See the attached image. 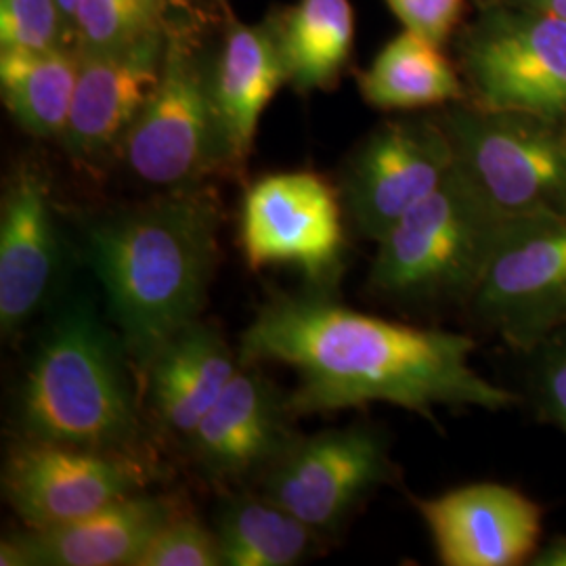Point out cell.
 <instances>
[{
  "label": "cell",
  "mask_w": 566,
  "mask_h": 566,
  "mask_svg": "<svg viewBox=\"0 0 566 566\" xmlns=\"http://www.w3.org/2000/svg\"><path fill=\"white\" fill-rule=\"evenodd\" d=\"M533 566H566V535L549 539L544 546L537 547L531 563Z\"/></svg>",
  "instance_id": "cell-29"
},
{
  "label": "cell",
  "mask_w": 566,
  "mask_h": 566,
  "mask_svg": "<svg viewBox=\"0 0 566 566\" xmlns=\"http://www.w3.org/2000/svg\"><path fill=\"white\" fill-rule=\"evenodd\" d=\"M177 512L156 495H126L70 525L28 528L0 544L2 566H133Z\"/></svg>",
  "instance_id": "cell-16"
},
{
  "label": "cell",
  "mask_w": 566,
  "mask_h": 566,
  "mask_svg": "<svg viewBox=\"0 0 566 566\" xmlns=\"http://www.w3.org/2000/svg\"><path fill=\"white\" fill-rule=\"evenodd\" d=\"M460 74L470 103L566 122V21L502 0H485L465 25Z\"/></svg>",
  "instance_id": "cell-6"
},
{
  "label": "cell",
  "mask_w": 566,
  "mask_h": 566,
  "mask_svg": "<svg viewBox=\"0 0 566 566\" xmlns=\"http://www.w3.org/2000/svg\"><path fill=\"white\" fill-rule=\"evenodd\" d=\"M57 271V233L49 187L30 166L9 181L0 203V329L11 338L41 308Z\"/></svg>",
  "instance_id": "cell-17"
},
{
  "label": "cell",
  "mask_w": 566,
  "mask_h": 566,
  "mask_svg": "<svg viewBox=\"0 0 566 566\" xmlns=\"http://www.w3.org/2000/svg\"><path fill=\"white\" fill-rule=\"evenodd\" d=\"M78 70L74 49L0 51V95L21 130L36 139L63 137Z\"/></svg>",
  "instance_id": "cell-22"
},
{
  "label": "cell",
  "mask_w": 566,
  "mask_h": 566,
  "mask_svg": "<svg viewBox=\"0 0 566 566\" xmlns=\"http://www.w3.org/2000/svg\"><path fill=\"white\" fill-rule=\"evenodd\" d=\"M219 203L198 185L91 224L88 259L143 376L164 344L198 322L219 261Z\"/></svg>",
  "instance_id": "cell-2"
},
{
  "label": "cell",
  "mask_w": 566,
  "mask_h": 566,
  "mask_svg": "<svg viewBox=\"0 0 566 566\" xmlns=\"http://www.w3.org/2000/svg\"><path fill=\"white\" fill-rule=\"evenodd\" d=\"M154 7H158V9H164V4H166V0H149Z\"/></svg>",
  "instance_id": "cell-32"
},
{
  "label": "cell",
  "mask_w": 566,
  "mask_h": 566,
  "mask_svg": "<svg viewBox=\"0 0 566 566\" xmlns=\"http://www.w3.org/2000/svg\"><path fill=\"white\" fill-rule=\"evenodd\" d=\"M439 118L455 168L497 214H566L565 124L470 102L449 105Z\"/></svg>",
  "instance_id": "cell-5"
},
{
  "label": "cell",
  "mask_w": 566,
  "mask_h": 566,
  "mask_svg": "<svg viewBox=\"0 0 566 566\" xmlns=\"http://www.w3.org/2000/svg\"><path fill=\"white\" fill-rule=\"evenodd\" d=\"M533 390L544 418L566 434V327L547 338L537 350Z\"/></svg>",
  "instance_id": "cell-27"
},
{
  "label": "cell",
  "mask_w": 566,
  "mask_h": 566,
  "mask_svg": "<svg viewBox=\"0 0 566 566\" xmlns=\"http://www.w3.org/2000/svg\"><path fill=\"white\" fill-rule=\"evenodd\" d=\"M238 369L233 350L214 327L185 325L145 371L149 409L168 432L187 441Z\"/></svg>",
  "instance_id": "cell-18"
},
{
  "label": "cell",
  "mask_w": 566,
  "mask_h": 566,
  "mask_svg": "<svg viewBox=\"0 0 566 566\" xmlns=\"http://www.w3.org/2000/svg\"><path fill=\"white\" fill-rule=\"evenodd\" d=\"M145 465L130 453H109L25 439L4 460L2 491L28 528L70 525L137 493Z\"/></svg>",
  "instance_id": "cell-12"
},
{
  "label": "cell",
  "mask_w": 566,
  "mask_h": 566,
  "mask_svg": "<svg viewBox=\"0 0 566 566\" xmlns=\"http://www.w3.org/2000/svg\"><path fill=\"white\" fill-rule=\"evenodd\" d=\"M164 30V9L149 0H82L72 20L78 55L120 51Z\"/></svg>",
  "instance_id": "cell-24"
},
{
  "label": "cell",
  "mask_w": 566,
  "mask_h": 566,
  "mask_svg": "<svg viewBox=\"0 0 566 566\" xmlns=\"http://www.w3.org/2000/svg\"><path fill=\"white\" fill-rule=\"evenodd\" d=\"M470 336L359 313L324 292L277 294L240 343L243 365L282 364L298 374L294 418L388 403L432 418L439 407L502 411L518 403L472 365Z\"/></svg>",
  "instance_id": "cell-1"
},
{
  "label": "cell",
  "mask_w": 566,
  "mask_h": 566,
  "mask_svg": "<svg viewBox=\"0 0 566 566\" xmlns=\"http://www.w3.org/2000/svg\"><path fill=\"white\" fill-rule=\"evenodd\" d=\"M168 30L120 51L78 55L81 70L61 142L76 160L120 149L163 78Z\"/></svg>",
  "instance_id": "cell-14"
},
{
  "label": "cell",
  "mask_w": 566,
  "mask_h": 566,
  "mask_svg": "<svg viewBox=\"0 0 566 566\" xmlns=\"http://www.w3.org/2000/svg\"><path fill=\"white\" fill-rule=\"evenodd\" d=\"M130 172L168 191L229 166L210 72L181 32H168L163 78L120 145Z\"/></svg>",
  "instance_id": "cell-7"
},
{
  "label": "cell",
  "mask_w": 566,
  "mask_h": 566,
  "mask_svg": "<svg viewBox=\"0 0 566 566\" xmlns=\"http://www.w3.org/2000/svg\"><path fill=\"white\" fill-rule=\"evenodd\" d=\"M502 2H512V4H523L531 9H539L549 15H556L566 21V0H502Z\"/></svg>",
  "instance_id": "cell-30"
},
{
  "label": "cell",
  "mask_w": 566,
  "mask_h": 566,
  "mask_svg": "<svg viewBox=\"0 0 566 566\" xmlns=\"http://www.w3.org/2000/svg\"><path fill=\"white\" fill-rule=\"evenodd\" d=\"M287 84L301 93L325 91L340 78L353 53L350 0H298L273 23Z\"/></svg>",
  "instance_id": "cell-21"
},
{
  "label": "cell",
  "mask_w": 566,
  "mask_h": 566,
  "mask_svg": "<svg viewBox=\"0 0 566 566\" xmlns=\"http://www.w3.org/2000/svg\"><path fill=\"white\" fill-rule=\"evenodd\" d=\"M217 2H221V0H217Z\"/></svg>",
  "instance_id": "cell-34"
},
{
  "label": "cell",
  "mask_w": 566,
  "mask_h": 566,
  "mask_svg": "<svg viewBox=\"0 0 566 566\" xmlns=\"http://www.w3.org/2000/svg\"><path fill=\"white\" fill-rule=\"evenodd\" d=\"M405 30L446 44L462 20L465 0H386Z\"/></svg>",
  "instance_id": "cell-28"
},
{
  "label": "cell",
  "mask_w": 566,
  "mask_h": 566,
  "mask_svg": "<svg viewBox=\"0 0 566 566\" xmlns=\"http://www.w3.org/2000/svg\"><path fill=\"white\" fill-rule=\"evenodd\" d=\"M287 397L240 365L219 401L187 439L196 465L217 483L261 476L294 441Z\"/></svg>",
  "instance_id": "cell-15"
},
{
  "label": "cell",
  "mask_w": 566,
  "mask_h": 566,
  "mask_svg": "<svg viewBox=\"0 0 566 566\" xmlns=\"http://www.w3.org/2000/svg\"><path fill=\"white\" fill-rule=\"evenodd\" d=\"M240 243L250 269L292 264L325 285L343 269V208L336 189L315 172L259 179L242 203Z\"/></svg>",
  "instance_id": "cell-10"
},
{
  "label": "cell",
  "mask_w": 566,
  "mask_h": 566,
  "mask_svg": "<svg viewBox=\"0 0 566 566\" xmlns=\"http://www.w3.org/2000/svg\"><path fill=\"white\" fill-rule=\"evenodd\" d=\"M418 510L446 566L523 565L542 539V506L502 483L458 486L420 500Z\"/></svg>",
  "instance_id": "cell-13"
},
{
  "label": "cell",
  "mask_w": 566,
  "mask_h": 566,
  "mask_svg": "<svg viewBox=\"0 0 566 566\" xmlns=\"http://www.w3.org/2000/svg\"><path fill=\"white\" fill-rule=\"evenodd\" d=\"M72 49L57 0H0V51Z\"/></svg>",
  "instance_id": "cell-25"
},
{
  "label": "cell",
  "mask_w": 566,
  "mask_h": 566,
  "mask_svg": "<svg viewBox=\"0 0 566 566\" xmlns=\"http://www.w3.org/2000/svg\"><path fill=\"white\" fill-rule=\"evenodd\" d=\"M81 2L82 0H57L61 13H63V18H65V21H67L70 30H72V20H74V15H76V9H78V4H81Z\"/></svg>",
  "instance_id": "cell-31"
},
{
  "label": "cell",
  "mask_w": 566,
  "mask_h": 566,
  "mask_svg": "<svg viewBox=\"0 0 566 566\" xmlns=\"http://www.w3.org/2000/svg\"><path fill=\"white\" fill-rule=\"evenodd\" d=\"M210 84L229 166L240 168L252 151L266 105L287 84L273 23H233L210 72Z\"/></svg>",
  "instance_id": "cell-19"
},
{
  "label": "cell",
  "mask_w": 566,
  "mask_h": 566,
  "mask_svg": "<svg viewBox=\"0 0 566 566\" xmlns=\"http://www.w3.org/2000/svg\"><path fill=\"white\" fill-rule=\"evenodd\" d=\"M455 166L441 118L385 122L357 147L344 168V208L369 242L428 198Z\"/></svg>",
  "instance_id": "cell-11"
},
{
  "label": "cell",
  "mask_w": 566,
  "mask_h": 566,
  "mask_svg": "<svg viewBox=\"0 0 566 566\" xmlns=\"http://www.w3.org/2000/svg\"><path fill=\"white\" fill-rule=\"evenodd\" d=\"M223 554L217 531L198 518L175 512L149 544L143 547L133 566H221Z\"/></svg>",
  "instance_id": "cell-26"
},
{
  "label": "cell",
  "mask_w": 566,
  "mask_h": 566,
  "mask_svg": "<svg viewBox=\"0 0 566 566\" xmlns=\"http://www.w3.org/2000/svg\"><path fill=\"white\" fill-rule=\"evenodd\" d=\"M214 531L227 566L298 565L322 537L263 493L227 500L219 507Z\"/></svg>",
  "instance_id": "cell-23"
},
{
  "label": "cell",
  "mask_w": 566,
  "mask_h": 566,
  "mask_svg": "<svg viewBox=\"0 0 566 566\" xmlns=\"http://www.w3.org/2000/svg\"><path fill=\"white\" fill-rule=\"evenodd\" d=\"M390 472L385 437L350 426L294 439L261 474V493L325 535L340 528Z\"/></svg>",
  "instance_id": "cell-9"
},
{
  "label": "cell",
  "mask_w": 566,
  "mask_h": 566,
  "mask_svg": "<svg viewBox=\"0 0 566 566\" xmlns=\"http://www.w3.org/2000/svg\"><path fill=\"white\" fill-rule=\"evenodd\" d=\"M365 102L382 112H413L465 102L464 78L443 53V44L405 30L359 76Z\"/></svg>",
  "instance_id": "cell-20"
},
{
  "label": "cell",
  "mask_w": 566,
  "mask_h": 566,
  "mask_svg": "<svg viewBox=\"0 0 566 566\" xmlns=\"http://www.w3.org/2000/svg\"><path fill=\"white\" fill-rule=\"evenodd\" d=\"M563 139H565V151H566V122H565V126H563Z\"/></svg>",
  "instance_id": "cell-33"
},
{
  "label": "cell",
  "mask_w": 566,
  "mask_h": 566,
  "mask_svg": "<svg viewBox=\"0 0 566 566\" xmlns=\"http://www.w3.org/2000/svg\"><path fill=\"white\" fill-rule=\"evenodd\" d=\"M506 221L453 166L378 242L369 285L401 303L468 306Z\"/></svg>",
  "instance_id": "cell-4"
},
{
  "label": "cell",
  "mask_w": 566,
  "mask_h": 566,
  "mask_svg": "<svg viewBox=\"0 0 566 566\" xmlns=\"http://www.w3.org/2000/svg\"><path fill=\"white\" fill-rule=\"evenodd\" d=\"M468 306L526 353L566 327V214L507 219Z\"/></svg>",
  "instance_id": "cell-8"
},
{
  "label": "cell",
  "mask_w": 566,
  "mask_h": 566,
  "mask_svg": "<svg viewBox=\"0 0 566 566\" xmlns=\"http://www.w3.org/2000/svg\"><path fill=\"white\" fill-rule=\"evenodd\" d=\"M122 353L91 304L65 308L21 386L18 416L25 439L130 453L139 418Z\"/></svg>",
  "instance_id": "cell-3"
}]
</instances>
